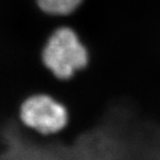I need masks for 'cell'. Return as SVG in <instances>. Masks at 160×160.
<instances>
[{"label":"cell","instance_id":"6da1fadb","mask_svg":"<svg viewBox=\"0 0 160 160\" xmlns=\"http://www.w3.org/2000/svg\"><path fill=\"white\" fill-rule=\"evenodd\" d=\"M42 60L57 79L68 80L88 65L89 53L75 29L62 25L47 39Z\"/></svg>","mask_w":160,"mask_h":160},{"label":"cell","instance_id":"7a4b0ae2","mask_svg":"<svg viewBox=\"0 0 160 160\" xmlns=\"http://www.w3.org/2000/svg\"><path fill=\"white\" fill-rule=\"evenodd\" d=\"M19 120L28 129L48 136L65 129L69 122V112L65 105L51 95L38 92L22 102Z\"/></svg>","mask_w":160,"mask_h":160},{"label":"cell","instance_id":"3957f363","mask_svg":"<svg viewBox=\"0 0 160 160\" xmlns=\"http://www.w3.org/2000/svg\"><path fill=\"white\" fill-rule=\"evenodd\" d=\"M34 2L44 14L65 18L77 11L84 0H34Z\"/></svg>","mask_w":160,"mask_h":160}]
</instances>
